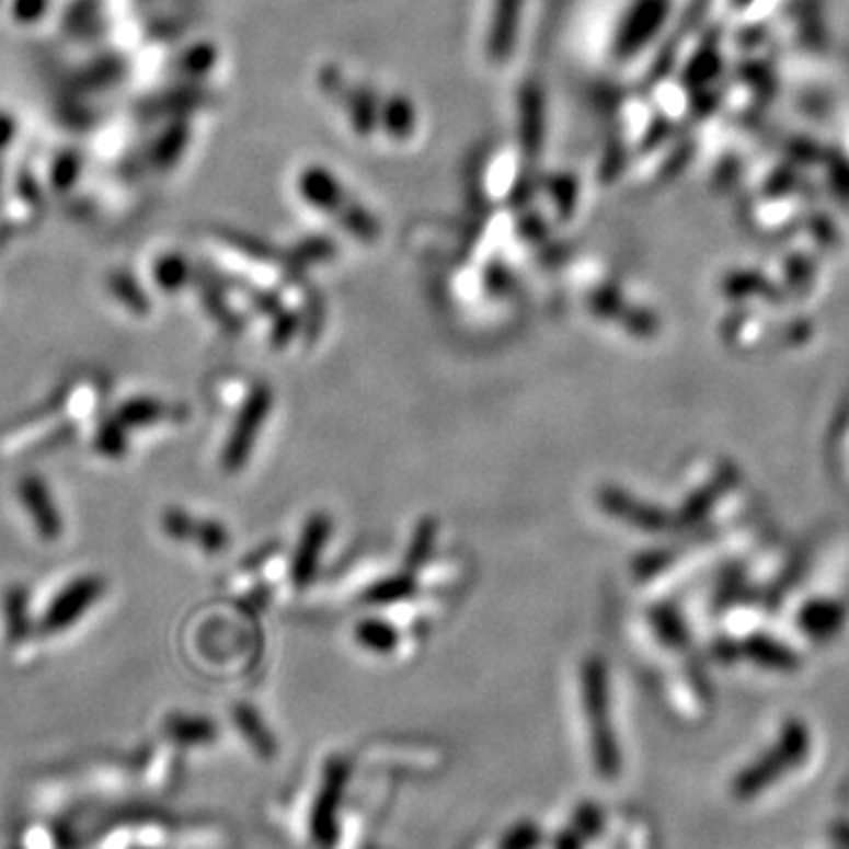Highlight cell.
<instances>
[{
	"mask_svg": "<svg viewBox=\"0 0 849 849\" xmlns=\"http://www.w3.org/2000/svg\"><path fill=\"white\" fill-rule=\"evenodd\" d=\"M106 593V581L97 574H85L71 581L65 590H61L48 611L43 613V619L38 623L41 632L45 635H59V632H67L79 623L83 616L97 607V601Z\"/></svg>",
	"mask_w": 849,
	"mask_h": 849,
	"instance_id": "obj_1",
	"label": "cell"
},
{
	"mask_svg": "<svg viewBox=\"0 0 849 849\" xmlns=\"http://www.w3.org/2000/svg\"><path fill=\"white\" fill-rule=\"evenodd\" d=\"M18 498L22 501L28 519L34 521L36 534L45 543H55L65 536V517L59 513L48 482L38 474H26L18 482Z\"/></svg>",
	"mask_w": 849,
	"mask_h": 849,
	"instance_id": "obj_2",
	"label": "cell"
},
{
	"mask_svg": "<svg viewBox=\"0 0 849 849\" xmlns=\"http://www.w3.org/2000/svg\"><path fill=\"white\" fill-rule=\"evenodd\" d=\"M588 710L593 715V753H595V762L597 769L601 771V777H611L616 771V748L611 741V730L607 724V697H605V685H601V675L599 668H590L588 673Z\"/></svg>",
	"mask_w": 849,
	"mask_h": 849,
	"instance_id": "obj_3",
	"label": "cell"
},
{
	"mask_svg": "<svg viewBox=\"0 0 849 849\" xmlns=\"http://www.w3.org/2000/svg\"><path fill=\"white\" fill-rule=\"evenodd\" d=\"M267 406H269V392L265 388L255 390L241 413V418L234 427V435H231L229 444L225 446V468L237 470L241 462L249 458V451L255 441V432L262 418L267 415Z\"/></svg>",
	"mask_w": 849,
	"mask_h": 849,
	"instance_id": "obj_4",
	"label": "cell"
},
{
	"mask_svg": "<svg viewBox=\"0 0 849 849\" xmlns=\"http://www.w3.org/2000/svg\"><path fill=\"white\" fill-rule=\"evenodd\" d=\"M3 616H5V640L12 652H18L20 661L24 658V650L31 644V632L34 623L28 616V593L24 585L12 583L3 595Z\"/></svg>",
	"mask_w": 849,
	"mask_h": 849,
	"instance_id": "obj_5",
	"label": "cell"
},
{
	"mask_svg": "<svg viewBox=\"0 0 849 849\" xmlns=\"http://www.w3.org/2000/svg\"><path fill=\"white\" fill-rule=\"evenodd\" d=\"M116 418L126 427H153L161 423H175L184 418V411L168 404V401L153 399V397H133L126 404H121L116 411Z\"/></svg>",
	"mask_w": 849,
	"mask_h": 849,
	"instance_id": "obj_6",
	"label": "cell"
},
{
	"mask_svg": "<svg viewBox=\"0 0 849 849\" xmlns=\"http://www.w3.org/2000/svg\"><path fill=\"white\" fill-rule=\"evenodd\" d=\"M163 734L180 746H204L215 741L218 727L210 720L196 715H168L163 722Z\"/></svg>",
	"mask_w": 849,
	"mask_h": 849,
	"instance_id": "obj_7",
	"label": "cell"
},
{
	"mask_svg": "<svg viewBox=\"0 0 849 849\" xmlns=\"http://www.w3.org/2000/svg\"><path fill=\"white\" fill-rule=\"evenodd\" d=\"M106 290H110V296L116 298L121 307H126L130 314H149V300L140 282H137L130 272H112L110 279H106Z\"/></svg>",
	"mask_w": 849,
	"mask_h": 849,
	"instance_id": "obj_8",
	"label": "cell"
},
{
	"mask_svg": "<svg viewBox=\"0 0 849 849\" xmlns=\"http://www.w3.org/2000/svg\"><path fill=\"white\" fill-rule=\"evenodd\" d=\"M92 446L95 451L104 458L121 460L128 454V437H126V425H123L118 418L106 421L97 427L95 439H92Z\"/></svg>",
	"mask_w": 849,
	"mask_h": 849,
	"instance_id": "obj_9",
	"label": "cell"
},
{
	"mask_svg": "<svg viewBox=\"0 0 849 849\" xmlns=\"http://www.w3.org/2000/svg\"><path fill=\"white\" fill-rule=\"evenodd\" d=\"M153 279H157L163 290H177L184 286V279H187V267H184L182 257H177L175 253L161 255L153 262Z\"/></svg>",
	"mask_w": 849,
	"mask_h": 849,
	"instance_id": "obj_10",
	"label": "cell"
},
{
	"mask_svg": "<svg viewBox=\"0 0 849 849\" xmlns=\"http://www.w3.org/2000/svg\"><path fill=\"white\" fill-rule=\"evenodd\" d=\"M194 517L184 513V509L180 507H168L163 517H161V529L168 538H173L175 543H187V540H192V531H194Z\"/></svg>",
	"mask_w": 849,
	"mask_h": 849,
	"instance_id": "obj_11",
	"label": "cell"
},
{
	"mask_svg": "<svg viewBox=\"0 0 849 849\" xmlns=\"http://www.w3.org/2000/svg\"><path fill=\"white\" fill-rule=\"evenodd\" d=\"M237 724H239V730H241L245 736H249V741H251L253 748H255L257 753H265V755L272 753V741H269L267 732L262 730V724H260L257 715L253 713L251 708H239V710H237Z\"/></svg>",
	"mask_w": 849,
	"mask_h": 849,
	"instance_id": "obj_12",
	"label": "cell"
},
{
	"mask_svg": "<svg viewBox=\"0 0 849 849\" xmlns=\"http://www.w3.org/2000/svg\"><path fill=\"white\" fill-rule=\"evenodd\" d=\"M79 175H81V165H79V159H76V157L57 159L53 163V170H50L53 187H57L59 192H67L73 182H79Z\"/></svg>",
	"mask_w": 849,
	"mask_h": 849,
	"instance_id": "obj_13",
	"label": "cell"
},
{
	"mask_svg": "<svg viewBox=\"0 0 849 849\" xmlns=\"http://www.w3.org/2000/svg\"><path fill=\"white\" fill-rule=\"evenodd\" d=\"M45 8H48V0H12L10 14L18 24H36L41 22Z\"/></svg>",
	"mask_w": 849,
	"mask_h": 849,
	"instance_id": "obj_14",
	"label": "cell"
},
{
	"mask_svg": "<svg viewBox=\"0 0 849 849\" xmlns=\"http://www.w3.org/2000/svg\"><path fill=\"white\" fill-rule=\"evenodd\" d=\"M538 840V833L534 828H517L513 836H507V840L503 842L501 849H531Z\"/></svg>",
	"mask_w": 849,
	"mask_h": 849,
	"instance_id": "obj_15",
	"label": "cell"
},
{
	"mask_svg": "<svg viewBox=\"0 0 849 849\" xmlns=\"http://www.w3.org/2000/svg\"><path fill=\"white\" fill-rule=\"evenodd\" d=\"M10 137H12V121L5 116H0V147H3Z\"/></svg>",
	"mask_w": 849,
	"mask_h": 849,
	"instance_id": "obj_16",
	"label": "cell"
}]
</instances>
